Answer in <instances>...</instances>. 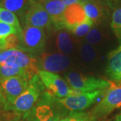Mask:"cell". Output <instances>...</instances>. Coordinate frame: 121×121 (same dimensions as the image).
<instances>
[{
	"mask_svg": "<svg viewBox=\"0 0 121 121\" xmlns=\"http://www.w3.org/2000/svg\"><path fill=\"white\" fill-rule=\"evenodd\" d=\"M106 73L112 82L121 86V44L108 55Z\"/></svg>",
	"mask_w": 121,
	"mask_h": 121,
	"instance_id": "cell-14",
	"label": "cell"
},
{
	"mask_svg": "<svg viewBox=\"0 0 121 121\" xmlns=\"http://www.w3.org/2000/svg\"><path fill=\"white\" fill-rule=\"evenodd\" d=\"M3 104H5V99L4 97V95H3L1 87V86H0V108H1V105Z\"/></svg>",
	"mask_w": 121,
	"mask_h": 121,
	"instance_id": "cell-28",
	"label": "cell"
},
{
	"mask_svg": "<svg viewBox=\"0 0 121 121\" xmlns=\"http://www.w3.org/2000/svg\"><path fill=\"white\" fill-rule=\"evenodd\" d=\"M111 28L121 43V4L112 9Z\"/></svg>",
	"mask_w": 121,
	"mask_h": 121,
	"instance_id": "cell-19",
	"label": "cell"
},
{
	"mask_svg": "<svg viewBox=\"0 0 121 121\" xmlns=\"http://www.w3.org/2000/svg\"><path fill=\"white\" fill-rule=\"evenodd\" d=\"M62 118L60 113L51 106L43 104L35 110L33 121H60Z\"/></svg>",
	"mask_w": 121,
	"mask_h": 121,
	"instance_id": "cell-16",
	"label": "cell"
},
{
	"mask_svg": "<svg viewBox=\"0 0 121 121\" xmlns=\"http://www.w3.org/2000/svg\"><path fill=\"white\" fill-rule=\"evenodd\" d=\"M62 1L65 4L66 6H69L70 5L78 3L79 0H62Z\"/></svg>",
	"mask_w": 121,
	"mask_h": 121,
	"instance_id": "cell-27",
	"label": "cell"
},
{
	"mask_svg": "<svg viewBox=\"0 0 121 121\" xmlns=\"http://www.w3.org/2000/svg\"><path fill=\"white\" fill-rule=\"evenodd\" d=\"M38 75L51 98L60 99L79 94L71 90L67 82L58 74L39 70Z\"/></svg>",
	"mask_w": 121,
	"mask_h": 121,
	"instance_id": "cell-4",
	"label": "cell"
},
{
	"mask_svg": "<svg viewBox=\"0 0 121 121\" xmlns=\"http://www.w3.org/2000/svg\"><path fill=\"white\" fill-rule=\"evenodd\" d=\"M103 39L104 33L99 29L92 27L88 34L86 36L85 40L86 43L93 45L100 43Z\"/></svg>",
	"mask_w": 121,
	"mask_h": 121,
	"instance_id": "cell-23",
	"label": "cell"
},
{
	"mask_svg": "<svg viewBox=\"0 0 121 121\" xmlns=\"http://www.w3.org/2000/svg\"><path fill=\"white\" fill-rule=\"evenodd\" d=\"M42 5L51 19L53 28L56 30L65 29L63 14L67 6L62 0H48Z\"/></svg>",
	"mask_w": 121,
	"mask_h": 121,
	"instance_id": "cell-13",
	"label": "cell"
},
{
	"mask_svg": "<svg viewBox=\"0 0 121 121\" xmlns=\"http://www.w3.org/2000/svg\"><path fill=\"white\" fill-rule=\"evenodd\" d=\"M0 22L7 24L16 28L20 33H22V28L18 17L15 13L0 7Z\"/></svg>",
	"mask_w": 121,
	"mask_h": 121,
	"instance_id": "cell-18",
	"label": "cell"
},
{
	"mask_svg": "<svg viewBox=\"0 0 121 121\" xmlns=\"http://www.w3.org/2000/svg\"><path fill=\"white\" fill-rule=\"evenodd\" d=\"M104 1L110 9H113L118 5L121 4V0H104Z\"/></svg>",
	"mask_w": 121,
	"mask_h": 121,
	"instance_id": "cell-26",
	"label": "cell"
},
{
	"mask_svg": "<svg viewBox=\"0 0 121 121\" xmlns=\"http://www.w3.org/2000/svg\"><path fill=\"white\" fill-rule=\"evenodd\" d=\"M24 22L26 26L37 27L44 30H48L52 26L51 19L43 5L35 0H31Z\"/></svg>",
	"mask_w": 121,
	"mask_h": 121,
	"instance_id": "cell-9",
	"label": "cell"
},
{
	"mask_svg": "<svg viewBox=\"0 0 121 121\" xmlns=\"http://www.w3.org/2000/svg\"><path fill=\"white\" fill-rule=\"evenodd\" d=\"M60 121H91V118L83 112H73L63 118Z\"/></svg>",
	"mask_w": 121,
	"mask_h": 121,
	"instance_id": "cell-25",
	"label": "cell"
},
{
	"mask_svg": "<svg viewBox=\"0 0 121 121\" xmlns=\"http://www.w3.org/2000/svg\"><path fill=\"white\" fill-rule=\"evenodd\" d=\"M18 48L21 49L20 35L17 34H12L5 39L3 43L0 45V51L8 49Z\"/></svg>",
	"mask_w": 121,
	"mask_h": 121,
	"instance_id": "cell-20",
	"label": "cell"
},
{
	"mask_svg": "<svg viewBox=\"0 0 121 121\" xmlns=\"http://www.w3.org/2000/svg\"><path fill=\"white\" fill-rule=\"evenodd\" d=\"M31 0H1L0 7L15 13L24 22Z\"/></svg>",
	"mask_w": 121,
	"mask_h": 121,
	"instance_id": "cell-15",
	"label": "cell"
},
{
	"mask_svg": "<svg viewBox=\"0 0 121 121\" xmlns=\"http://www.w3.org/2000/svg\"><path fill=\"white\" fill-rule=\"evenodd\" d=\"M35 1H36L37 2H39V3H40V4H43V3H44V2H46L47 1H48V0H35Z\"/></svg>",
	"mask_w": 121,
	"mask_h": 121,
	"instance_id": "cell-31",
	"label": "cell"
},
{
	"mask_svg": "<svg viewBox=\"0 0 121 121\" xmlns=\"http://www.w3.org/2000/svg\"><path fill=\"white\" fill-rule=\"evenodd\" d=\"M39 70L38 60L22 49L0 51V79L22 76L30 80Z\"/></svg>",
	"mask_w": 121,
	"mask_h": 121,
	"instance_id": "cell-1",
	"label": "cell"
},
{
	"mask_svg": "<svg viewBox=\"0 0 121 121\" xmlns=\"http://www.w3.org/2000/svg\"><path fill=\"white\" fill-rule=\"evenodd\" d=\"M82 5L87 17L93 22L94 25H100L106 20L110 8L104 1H92Z\"/></svg>",
	"mask_w": 121,
	"mask_h": 121,
	"instance_id": "cell-12",
	"label": "cell"
},
{
	"mask_svg": "<svg viewBox=\"0 0 121 121\" xmlns=\"http://www.w3.org/2000/svg\"><path fill=\"white\" fill-rule=\"evenodd\" d=\"M103 92L104 90H97L70 95L64 98H52V100L55 99L57 104L69 111L77 112L85 110L94 104Z\"/></svg>",
	"mask_w": 121,
	"mask_h": 121,
	"instance_id": "cell-6",
	"label": "cell"
},
{
	"mask_svg": "<svg viewBox=\"0 0 121 121\" xmlns=\"http://www.w3.org/2000/svg\"><path fill=\"white\" fill-rule=\"evenodd\" d=\"M80 55L82 59L86 63H91L95 60L96 51L90 44H83L80 48Z\"/></svg>",
	"mask_w": 121,
	"mask_h": 121,
	"instance_id": "cell-21",
	"label": "cell"
},
{
	"mask_svg": "<svg viewBox=\"0 0 121 121\" xmlns=\"http://www.w3.org/2000/svg\"><path fill=\"white\" fill-rule=\"evenodd\" d=\"M121 108V86L112 82V86L108 90L104 98L95 106L92 117L101 118L106 117L114 110Z\"/></svg>",
	"mask_w": 121,
	"mask_h": 121,
	"instance_id": "cell-8",
	"label": "cell"
},
{
	"mask_svg": "<svg viewBox=\"0 0 121 121\" xmlns=\"http://www.w3.org/2000/svg\"><path fill=\"white\" fill-rule=\"evenodd\" d=\"M69 87L78 94L106 90L112 86V82L102 78L87 76L77 72H70L66 75Z\"/></svg>",
	"mask_w": 121,
	"mask_h": 121,
	"instance_id": "cell-2",
	"label": "cell"
},
{
	"mask_svg": "<svg viewBox=\"0 0 121 121\" xmlns=\"http://www.w3.org/2000/svg\"><path fill=\"white\" fill-rule=\"evenodd\" d=\"M12 34H17L20 36L21 35V33L13 26L0 22V45L3 43L5 39Z\"/></svg>",
	"mask_w": 121,
	"mask_h": 121,
	"instance_id": "cell-24",
	"label": "cell"
},
{
	"mask_svg": "<svg viewBox=\"0 0 121 121\" xmlns=\"http://www.w3.org/2000/svg\"><path fill=\"white\" fill-rule=\"evenodd\" d=\"M44 87L39 75H36L29 81V85L25 91L13 102L6 109L12 110L15 112L24 113L28 112L40 97Z\"/></svg>",
	"mask_w": 121,
	"mask_h": 121,
	"instance_id": "cell-3",
	"label": "cell"
},
{
	"mask_svg": "<svg viewBox=\"0 0 121 121\" xmlns=\"http://www.w3.org/2000/svg\"><path fill=\"white\" fill-rule=\"evenodd\" d=\"M93 26V22L90 19H87L86 22L75 26L72 30H70V32L78 37H83L88 34Z\"/></svg>",
	"mask_w": 121,
	"mask_h": 121,
	"instance_id": "cell-22",
	"label": "cell"
},
{
	"mask_svg": "<svg viewBox=\"0 0 121 121\" xmlns=\"http://www.w3.org/2000/svg\"><path fill=\"white\" fill-rule=\"evenodd\" d=\"M56 46L60 53L70 55L73 50L72 39L66 29L57 30L56 35Z\"/></svg>",
	"mask_w": 121,
	"mask_h": 121,
	"instance_id": "cell-17",
	"label": "cell"
},
{
	"mask_svg": "<svg viewBox=\"0 0 121 121\" xmlns=\"http://www.w3.org/2000/svg\"><path fill=\"white\" fill-rule=\"evenodd\" d=\"M21 49L30 53L41 52L45 47V30L34 26H25L20 36Z\"/></svg>",
	"mask_w": 121,
	"mask_h": 121,
	"instance_id": "cell-5",
	"label": "cell"
},
{
	"mask_svg": "<svg viewBox=\"0 0 121 121\" xmlns=\"http://www.w3.org/2000/svg\"><path fill=\"white\" fill-rule=\"evenodd\" d=\"M29 79L22 76H14L0 79V86L5 99V108L13 103L23 94L29 85Z\"/></svg>",
	"mask_w": 121,
	"mask_h": 121,
	"instance_id": "cell-7",
	"label": "cell"
},
{
	"mask_svg": "<svg viewBox=\"0 0 121 121\" xmlns=\"http://www.w3.org/2000/svg\"><path fill=\"white\" fill-rule=\"evenodd\" d=\"M0 1H1V0H0Z\"/></svg>",
	"mask_w": 121,
	"mask_h": 121,
	"instance_id": "cell-32",
	"label": "cell"
},
{
	"mask_svg": "<svg viewBox=\"0 0 121 121\" xmlns=\"http://www.w3.org/2000/svg\"><path fill=\"white\" fill-rule=\"evenodd\" d=\"M114 121H121V114L117 115V117H116V118H115Z\"/></svg>",
	"mask_w": 121,
	"mask_h": 121,
	"instance_id": "cell-30",
	"label": "cell"
},
{
	"mask_svg": "<svg viewBox=\"0 0 121 121\" xmlns=\"http://www.w3.org/2000/svg\"><path fill=\"white\" fill-rule=\"evenodd\" d=\"M87 17L83 6L79 2L67 6L63 14L65 29L70 31L75 26L86 22Z\"/></svg>",
	"mask_w": 121,
	"mask_h": 121,
	"instance_id": "cell-11",
	"label": "cell"
},
{
	"mask_svg": "<svg viewBox=\"0 0 121 121\" xmlns=\"http://www.w3.org/2000/svg\"><path fill=\"white\" fill-rule=\"evenodd\" d=\"M98 1V0H79V2L82 4H86V3L90 2V1ZM99 1H104V0H99Z\"/></svg>",
	"mask_w": 121,
	"mask_h": 121,
	"instance_id": "cell-29",
	"label": "cell"
},
{
	"mask_svg": "<svg viewBox=\"0 0 121 121\" xmlns=\"http://www.w3.org/2000/svg\"><path fill=\"white\" fill-rule=\"evenodd\" d=\"M71 65V59L68 55L60 53H43L38 61L40 70L56 73L68 69Z\"/></svg>",
	"mask_w": 121,
	"mask_h": 121,
	"instance_id": "cell-10",
	"label": "cell"
}]
</instances>
